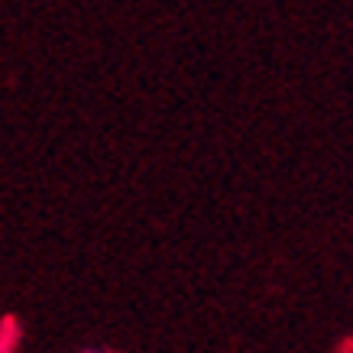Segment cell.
<instances>
[{"label": "cell", "mask_w": 353, "mask_h": 353, "mask_svg": "<svg viewBox=\"0 0 353 353\" xmlns=\"http://www.w3.org/2000/svg\"><path fill=\"white\" fill-rule=\"evenodd\" d=\"M85 353H104V350H85Z\"/></svg>", "instance_id": "cell-1"}]
</instances>
